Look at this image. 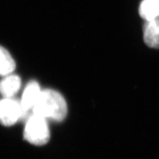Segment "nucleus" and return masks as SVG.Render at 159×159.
<instances>
[{
	"label": "nucleus",
	"instance_id": "5",
	"mask_svg": "<svg viewBox=\"0 0 159 159\" xmlns=\"http://www.w3.org/2000/svg\"><path fill=\"white\" fill-rule=\"evenodd\" d=\"M143 39L148 47L159 48V17L145 22L143 27Z\"/></svg>",
	"mask_w": 159,
	"mask_h": 159
},
{
	"label": "nucleus",
	"instance_id": "1",
	"mask_svg": "<svg viewBox=\"0 0 159 159\" xmlns=\"http://www.w3.org/2000/svg\"><path fill=\"white\" fill-rule=\"evenodd\" d=\"M33 113L47 120L62 121L66 117L68 108L65 99L53 89L42 90L33 109Z\"/></svg>",
	"mask_w": 159,
	"mask_h": 159
},
{
	"label": "nucleus",
	"instance_id": "7",
	"mask_svg": "<svg viewBox=\"0 0 159 159\" xmlns=\"http://www.w3.org/2000/svg\"><path fill=\"white\" fill-rule=\"evenodd\" d=\"M139 13L146 21L159 17V0H143Z\"/></svg>",
	"mask_w": 159,
	"mask_h": 159
},
{
	"label": "nucleus",
	"instance_id": "4",
	"mask_svg": "<svg viewBox=\"0 0 159 159\" xmlns=\"http://www.w3.org/2000/svg\"><path fill=\"white\" fill-rule=\"evenodd\" d=\"M41 92V88L37 82L31 81L27 84L20 101L23 111V117L25 116L29 111L33 110Z\"/></svg>",
	"mask_w": 159,
	"mask_h": 159
},
{
	"label": "nucleus",
	"instance_id": "6",
	"mask_svg": "<svg viewBox=\"0 0 159 159\" xmlns=\"http://www.w3.org/2000/svg\"><path fill=\"white\" fill-rule=\"evenodd\" d=\"M21 81L17 75L9 74L0 82V93L5 98H13L21 88Z\"/></svg>",
	"mask_w": 159,
	"mask_h": 159
},
{
	"label": "nucleus",
	"instance_id": "3",
	"mask_svg": "<svg viewBox=\"0 0 159 159\" xmlns=\"http://www.w3.org/2000/svg\"><path fill=\"white\" fill-rule=\"evenodd\" d=\"M23 117L20 102L13 98H5L0 101V123L5 126H11Z\"/></svg>",
	"mask_w": 159,
	"mask_h": 159
},
{
	"label": "nucleus",
	"instance_id": "8",
	"mask_svg": "<svg viewBox=\"0 0 159 159\" xmlns=\"http://www.w3.org/2000/svg\"><path fill=\"white\" fill-rule=\"evenodd\" d=\"M16 68V62L7 50L0 46V75L7 76L12 74Z\"/></svg>",
	"mask_w": 159,
	"mask_h": 159
},
{
	"label": "nucleus",
	"instance_id": "2",
	"mask_svg": "<svg viewBox=\"0 0 159 159\" xmlns=\"http://www.w3.org/2000/svg\"><path fill=\"white\" fill-rule=\"evenodd\" d=\"M24 138L31 144L37 146L46 144L50 139V131L47 120L33 114L26 123L24 129Z\"/></svg>",
	"mask_w": 159,
	"mask_h": 159
}]
</instances>
